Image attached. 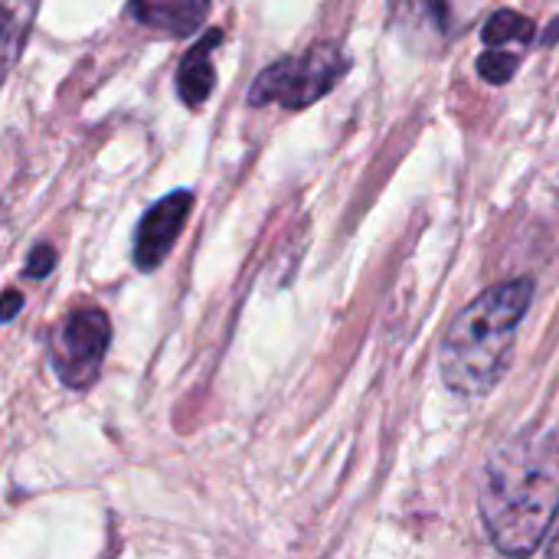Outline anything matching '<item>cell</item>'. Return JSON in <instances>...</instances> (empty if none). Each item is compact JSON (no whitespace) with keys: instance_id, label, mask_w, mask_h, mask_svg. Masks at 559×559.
Here are the masks:
<instances>
[{"instance_id":"6da1fadb","label":"cell","mask_w":559,"mask_h":559,"mask_svg":"<svg viewBox=\"0 0 559 559\" xmlns=\"http://www.w3.org/2000/svg\"><path fill=\"white\" fill-rule=\"evenodd\" d=\"M481 521L508 557L534 554L559 511V445L547 432H521L498 445L478 488Z\"/></svg>"},{"instance_id":"52a82bcc","label":"cell","mask_w":559,"mask_h":559,"mask_svg":"<svg viewBox=\"0 0 559 559\" xmlns=\"http://www.w3.org/2000/svg\"><path fill=\"white\" fill-rule=\"evenodd\" d=\"M223 43V29H210V36H203L197 46H190V52L180 59L177 69V92L183 98L187 108H200L213 85H216V66H213V49Z\"/></svg>"},{"instance_id":"ba28073f","label":"cell","mask_w":559,"mask_h":559,"mask_svg":"<svg viewBox=\"0 0 559 559\" xmlns=\"http://www.w3.org/2000/svg\"><path fill=\"white\" fill-rule=\"evenodd\" d=\"M485 43L488 46H504V43H531L537 36V23L531 16H521L518 10H498L485 23Z\"/></svg>"},{"instance_id":"3957f363","label":"cell","mask_w":559,"mask_h":559,"mask_svg":"<svg viewBox=\"0 0 559 559\" xmlns=\"http://www.w3.org/2000/svg\"><path fill=\"white\" fill-rule=\"evenodd\" d=\"M347 72V56L337 43H318L301 56L278 59L265 72L255 75L249 88V105H282V108H308L321 102Z\"/></svg>"},{"instance_id":"30bf717a","label":"cell","mask_w":559,"mask_h":559,"mask_svg":"<svg viewBox=\"0 0 559 559\" xmlns=\"http://www.w3.org/2000/svg\"><path fill=\"white\" fill-rule=\"evenodd\" d=\"M409 13L419 26H432L439 33L449 29V3L445 0H409Z\"/></svg>"},{"instance_id":"8fae6325","label":"cell","mask_w":559,"mask_h":559,"mask_svg":"<svg viewBox=\"0 0 559 559\" xmlns=\"http://www.w3.org/2000/svg\"><path fill=\"white\" fill-rule=\"evenodd\" d=\"M52 265H56V249L39 242V246H33V252L26 259V275L29 278H46L52 272Z\"/></svg>"},{"instance_id":"277c9868","label":"cell","mask_w":559,"mask_h":559,"mask_svg":"<svg viewBox=\"0 0 559 559\" xmlns=\"http://www.w3.org/2000/svg\"><path fill=\"white\" fill-rule=\"evenodd\" d=\"M111 344V324L108 314L98 308H79L66 314V321L56 328L49 341V360L59 380L72 390H82L95 383L105 350Z\"/></svg>"},{"instance_id":"9c48e42d","label":"cell","mask_w":559,"mask_h":559,"mask_svg":"<svg viewBox=\"0 0 559 559\" xmlns=\"http://www.w3.org/2000/svg\"><path fill=\"white\" fill-rule=\"evenodd\" d=\"M518 66H521V59H518L514 52H504L501 46H491V49L478 59V75H481L485 82H491V85H504V82L514 79Z\"/></svg>"},{"instance_id":"5bb4252c","label":"cell","mask_w":559,"mask_h":559,"mask_svg":"<svg viewBox=\"0 0 559 559\" xmlns=\"http://www.w3.org/2000/svg\"><path fill=\"white\" fill-rule=\"evenodd\" d=\"M550 557H559V531H557V537L550 540Z\"/></svg>"},{"instance_id":"7c38bea8","label":"cell","mask_w":559,"mask_h":559,"mask_svg":"<svg viewBox=\"0 0 559 559\" xmlns=\"http://www.w3.org/2000/svg\"><path fill=\"white\" fill-rule=\"evenodd\" d=\"M20 305H23L20 292H7V305H3V321H13V314L20 311Z\"/></svg>"},{"instance_id":"7a4b0ae2","label":"cell","mask_w":559,"mask_h":559,"mask_svg":"<svg viewBox=\"0 0 559 559\" xmlns=\"http://www.w3.org/2000/svg\"><path fill=\"white\" fill-rule=\"evenodd\" d=\"M534 301L531 278H511L475 298L445 331L442 380L459 396H485L504 377L524 314Z\"/></svg>"},{"instance_id":"4fadbf2b","label":"cell","mask_w":559,"mask_h":559,"mask_svg":"<svg viewBox=\"0 0 559 559\" xmlns=\"http://www.w3.org/2000/svg\"><path fill=\"white\" fill-rule=\"evenodd\" d=\"M544 39H547V43H557V39H559V20H557V26H554V29H550V33H547Z\"/></svg>"},{"instance_id":"5b68a950","label":"cell","mask_w":559,"mask_h":559,"mask_svg":"<svg viewBox=\"0 0 559 559\" xmlns=\"http://www.w3.org/2000/svg\"><path fill=\"white\" fill-rule=\"evenodd\" d=\"M190 210H193V193L190 190H174V193H167L164 200H157L141 216L138 236H134V262H138L141 272L157 269L170 255L177 236L187 226Z\"/></svg>"},{"instance_id":"8992f818","label":"cell","mask_w":559,"mask_h":559,"mask_svg":"<svg viewBox=\"0 0 559 559\" xmlns=\"http://www.w3.org/2000/svg\"><path fill=\"white\" fill-rule=\"evenodd\" d=\"M210 0H128V13L157 33L190 36L206 20Z\"/></svg>"}]
</instances>
